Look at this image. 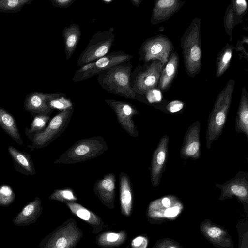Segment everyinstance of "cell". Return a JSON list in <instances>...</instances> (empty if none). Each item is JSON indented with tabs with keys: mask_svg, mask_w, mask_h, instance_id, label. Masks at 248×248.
<instances>
[{
	"mask_svg": "<svg viewBox=\"0 0 248 248\" xmlns=\"http://www.w3.org/2000/svg\"><path fill=\"white\" fill-rule=\"evenodd\" d=\"M115 112L118 123L123 129L130 136L137 137L139 132L133 119L140 112L132 104L114 99H104Z\"/></svg>",
	"mask_w": 248,
	"mask_h": 248,
	"instance_id": "30bf717a",
	"label": "cell"
},
{
	"mask_svg": "<svg viewBox=\"0 0 248 248\" xmlns=\"http://www.w3.org/2000/svg\"><path fill=\"white\" fill-rule=\"evenodd\" d=\"M83 235L76 220L70 218L44 237L39 242L38 248H74Z\"/></svg>",
	"mask_w": 248,
	"mask_h": 248,
	"instance_id": "5b68a950",
	"label": "cell"
},
{
	"mask_svg": "<svg viewBox=\"0 0 248 248\" xmlns=\"http://www.w3.org/2000/svg\"><path fill=\"white\" fill-rule=\"evenodd\" d=\"M74 108L59 112L49 122L45 129L35 135L28 147L31 151L47 146L58 138L68 126Z\"/></svg>",
	"mask_w": 248,
	"mask_h": 248,
	"instance_id": "52a82bcc",
	"label": "cell"
},
{
	"mask_svg": "<svg viewBox=\"0 0 248 248\" xmlns=\"http://www.w3.org/2000/svg\"><path fill=\"white\" fill-rule=\"evenodd\" d=\"M114 31V28L110 27L107 30L95 33L79 56L78 60V65L81 67L107 55L115 40Z\"/></svg>",
	"mask_w": 248,
	"mask_h": 248,
	"instance_id": "8992f818",
	"label": "cell"
},
{
	"mask_svg": "<svg viewBox=\"0 0 248 248\" xmlns=\"http://www.w3.org/2000/svg\"><path fill=\"white\" fill-rule=\"evenodd\" d=\"M102 1L107 3H109L112 2L113 0H102Z\"/></svg>",
	"mask_w": 248,
	"mask_h": 248,
	"instance_id": "ee69618b",
	"label": "cell"
},
{
	"mask_svg": "<svg viewBox=\"0 0 248 248\" xmlns=\"http://www.w3.org/2000/svg\"><path fill=\"white\" fill-rule=\"evenodd\" d=\"M163 66L158 60L148 65H138L131 72V87L138 95H143L147 91L155 88L158 82Z\"/></svg>",
	"mask_w": 248,
	"mask_h": 248,
	"instance_id": "ba28073f",
	"label": "cell"
},
{
	"mask_svg": "<svg viewBox=\"0 0 248 248\" xmlns=\"http://www.w3.org/2000/svg\"><path fill=\"white\" fill-rule=\"evenodd\" d=\"M62 35L64 40L65 59L67 60L73 54L79 41L81 36L80 27L72 23L64 28Z\"/></svg>",
	"mask_w": 248,
	"mask_h": 248,
	"instance_id": "603a6c76",
	"label": "cell"
},
{
	"mask_svg": "<svg viewBox=\"0 0 248 248\" xmlns=\"http://www.w3.org/2000/svg\"><path fill=\"white\" fill-rule=\"evenodd\" d=\"M7 149L13 160L15 168L18 172L30 176L36 174L33 162L28 153L12 146H8Z\"/></svg>",
	"mask_w": 248,
	"mask_h": 248,
	"instance_id": "44dd1931",
	"label": "cell"
},
{
	"mask_svg": "<svg viewBox=\"0 0 248 248\" xmlns=\"http://www.w3.org/2000/svg\"><path fill=\"white\" fill-rule=\"evenodd\" d=\"M132 64L130 61L100 72L97 80L101 88L126 99H136V94L130 85Z\"/></svg>",
	"mask_w": 248,
	"mask_h": 248,
	"instance_id": "6da1fadb",
	"label": "cell"
},
{
	"mask_svg": "<svg viewBox=\"0 0 248 248\" xmlns=\"http://www.w3.org/2000/svg\"><path fill=\"white\" fill-rule=\"evenodd\" d=\"M50 115H38L33 117L30 128L26 127L25 134L32 141L34 136L42 132L46 126Z\"/></svg>",
	"mask_w": 248,
	"mask_h": 248,
	"instance_id": "4316f807",
	"label": "cell"
},
{
	"mask_svg": "<svg viewBox=\"0 0 248 248\" xmlns=\"http://www.w3.org/2000/svg\"><path fill=\"white\" fill-rule=\"evenodd\" d=\"M168 248H176L175 247L172 246V247H170Z\"/></svg>",
	"mask_w": 248,
	"mask_h": 248,
	"instance_id": "f6af8a7d",
	"label": "cell"
},
{
	"mask_svg": "<svg viewBox=\"0 0 248 248\" xmlns=\"http://www.w3.org/2000/svg\"><path fill=\"white\" fill-rule=\"evenodd\" d=\"M53 6L57 8H66L70 7L76 0H50Z\"/></svg>",
	"mask_w": 248,
	"mask_h": 248,
	"instance_id": "74e56055",
	"label": "cell"
},
{
	"mask_svg": "<svg viewBox=\"0 0 248 248\" xmlns=\"http://www.w3.org/2000/svg\"><path fill=\"white\" fill-rule=\"evenodd\" d=\"M142 95H144L147 101L150 103L160 102L162 98L160 90L155 88L147 91Z\"/></svg>",
	"mask_w": 248,
	"mask_h": 248,
	"instance_id": "836d02e7",
	"label": "cell"
},
{
	"mask_svg": "<svg viewBox=\"0 0 248 248\" xmlns=\"http://www.w3.org/2000/svg\"><path fill=\"white\" fill-rule=\"evenodd\" d=\"M133 56L119 50L112 51L94 62L93 66L86 75L85 80L98 75L100 72L118 65L124 62L130 61Z\"/></svg>",
	"mask_w": 248,
	"mask_h": 248,
	"instance_id": "2e32d148",
	"label": "cell"
},
{
	"mask_svg": "<svg viewBox=\"0 0 248 248\" xmlns=\"http://www.w3.org/2000/svg\"><path fill=\"white\" fill-rule=\"evenodd\" d=\"M207 233L211 238H217L222 234V230L219 228L212 227L208 230Z\"/></svg>",
	"mask_w": 248,
	"mask_h": 248,
	"instance_id": "ab89813d",
	"label": "cell"
},
{
	"mask_svg": "<svg viewBox=\"0 0 248 248\" xmlns=\"http://www.w3.org/2000/svg\"><path fill=\"white\" fill-rule=\"evenodd\" d=\"M200 27V20L195 18L181 39L185 67L187 73L191 77L198 74L202 67Z\"/></svg>",
	"mask_w": 248,
	"mask_h": 248,
	"instance_id": "3957f363",
	"label": "cell"
},
{
	"mask_svg": "<svg viewBox=\"0 0 248 248\" xmlns=\"http://www.w3.org/2000/svg\"><path fill=\"white\" fill-rule=\"evenodd\" d=\"M161 202L162 205L166 208L169 207L170 206L171 203L170 198L168 197H165L162 198Z\"/></svg>",
	"mask_w": 248,
	"mask_h": 248,
	"instance_id": "b9f144b4",
	"label": "cell"
},
{
	"mask_svg": "<svg viewBox=\"0 0 248 248\" xmlns=\"http://www.w3.org/2000/svg\"><path fill=\"white\" fill-rule=\"evenodd\" d=\"M179 212V207L178 206H174L168 207L164 212V215L166 217H173L176 216Z\"/></svg>",
	"mask_w": 248,
	"mask_h": 248,
	"instance_id": "60d3db41",
	"label": "cell"
},
{
	"mask_svg": "<svg viewBox=\"0 0 248 248\" xmlns=\"http://www.w3.org/2000/svg\"><path fill=\"white\" fill-rule=\"evenodd\" d=\"M116 176L109 173L94 183L93 191L100 202L109 209L114 208L116 189Z\"/></svg>",
	"mask_w": 248,
	"mask_h": 248,
	"instance_id": "5bb4252c",
	"label": "cell"
},
{
	"mask_svg": "<svg viewBox=\"0 0 248 248\" xmlns=\"http://www.w3.org/2000/svg\"><path fill=\"white\" fill-rule=\"evenodd\" d=\"M247 3L245 0H237L233 4V10L238 15L242 14L247 9Z\"/></svg>",
	"mask_w": 248,
	"mask_h": 248,
	"instance_id": "d590c367",
	"label": "cell"
},
{
	"mask_svg": "<svg viewBox=\"0 0 248 248\" xmlns=\"http://www.w3.org/2000/svg\"><path fill=\"white\" fill-rule=\"evenodd\" d=\"M48 199L50 200L57 201L65 204L78 201L77 195L74 190L70 187L55 190L49 196Z\"/></svg>",
	"mask_w": 248,
	"mask_h": 248,
	"instance_id": "f1b7e54d",
	"label": "cell"
},
{
	"mask_svg": "<svg viewBox=\"0 0 248 248\" xmlns=\"http://www.w3.org/2000/svg\"><path fill=\"white\" fill-rule=\"evenodd\" d=\"M42 211L41 200L39 197H36L23 208L13 219V222L17 226L29 225L37 220Z\"/></svg>",
	"mask_w": 248,
	"mask_h": 248,
	"instance_id": "ac0fdd59",
	"label": "cell"
},
{
	"mask_svg": "<svg viewBox=\"0 0 248 248\" xmlns=\"http://www.w3.org/2000/svg\"><path fill=\"white\" fill-rule=\"evenodd\" d=\"M223 196H232L246 199L248 195V173L239 170L235 176L223 184H216Z\"/></svg>",
	"mask_w": 248,
	"mask_h": 248,
	"instance_id": "9a60e30c",
	"label": "cell"
},
{
	"mask_svg": "<svg viewBox=\"0 0 248 248\" xmlns=\"http://www.w3.org/2000/svg\"><path fill=\"white\" fill-rule=\"evenodd\" d=\"M121 212L125 217L131 216L133 201V191L129 176L124 172L119 174Z\"/></svg>",
	"mask_w": 248,
	"mask_h": 248,
	"instance_id": "d6986e66",
	"label": "cell"
},
{
	"mask_svg": "<svg viewBox=\"0 0 248 248\" xmlns=\"http://www.w3.org/2000/svg\"><path fill=\"white\" fill-rule=\"evenodd\" d=\"M234 82L230 80L218 94L208 121L206 145L209 149L211 144L222 134L231 103Z\"/></svg>",
	"mask_w": 248,
	"mask_h": 248,
	"instance_id": "7a4b0ae2",
	"label": "cell"
},
{
	"mask_svg": "<svg viewBox=\"0 0 248 248\" xmlns=\"http://www.w3.org/2000/svg\"><path fill=\"white\" fill-rule=\"evenodd\" d=\"M169 141V136H163L153 154L150 175L152 185L155 187L159 185L166 165Z\"/></svg>",
	"mask_w": 248,
	"mask_h": 248,
	"instance_id": "7c38bea8",
	"label": "cell"
},
{
	"mask_svg": "<svg viewBox=\"0 0 248 248\" xmlns=\"http://www.w3.org/2000/svg\"><path fill=\"white\" fill-rule=\"evenodd\" d=\"M233 46L227 44L220 52L217 61L216 76H221L229 66L233 52Z\"/></svg>",
	"mask_w": 248,
	"mask_h": 248,
	"instance_id": "83f0119b",
	"label": "cell"
},
{
	"mask_svg": "<svg viewBox=\"0 0 248 248\" xmlns=\"http://www.w3.org/2000/svg\"><path fill=\"white\" fill-rule=\"evenodd\" d=\"M108 149L102 137L85 138L75 142L55 160L54 164H71L85 161L99 156Z\"/></svg>",
	"mask_w": 248,
	"mask_h": 248,
	"instance_id": "277c9868",
	"label": "cell"
},
{
	"mask_svg": "<svg viewBox=\"0 0 248 248\" xmlns=\"http://www.w3.org/2000/svg\"><path fill=\"white\" fill-rule=\"evenodd\" d=\"M64 94L62 93L33 92L26 95L23 106L25 110L29 112L33 117L38 115L50 116L54 110L49 105L50 100Z\"/></svg>",
	"mask_w": 248,
	"mask_h": 248,
	"instance_id": "8fae6325",
	"label": "cell"
},
{
	"mask_svg": "<svg viewBox=\"0 0 248 248\" xmlns=\"http://www.w3.org/2000/svg\"><path fill=\"white\" fill-rule=\"evenodd\" d=\"M127 236V233L124 230L118 232L105 231L96 236L95 243L101 248L118 247L124 243Z\"/></svg>",
	"mask_w": 248,
	"mask_h": 248,
	"instance_id": "7402d4cb",
	"label": "cell"
},
{
	"mask_svg": "<svg viewBox=\"0 0 248 248\" xmlns=\"http://www.w3.org/2000/svg\"><path fill=\"white\" fill-rule=\"evenodd\" d=\"M178 64L179 57L176 52H173L161 72L159 79V87L161 90H167L170 87L176 74Z\"/></svg>",
	"mask_w": 248,
	"mask_h": 248,
	"instance_id": "d4e9b609",
	"label": "cell"
},
{
	"mask_svg": "<svg viewBox=\"0 0 248 248\" xmlns=\"http://www.w3.org/2000/svg\"><path fill=\"white\" fill-rule=\"evenodd\" d=\"M33 0H0V12L14 13L19 12Z\"/></svg>",
	"mask_w": 248,
	"mask_h": 248,
	"instance_id": "f546056e",
	"label": "cell"
},
{
	"mask_svg": "<svg viewBox=\"0 0 248 248\" xmlns=\"http://www.w3.org/2000/svg\"><path fill=\"white\" fill-rule=\"evenodd\" d=\"M49 105L54 110L56 109L62 112L74 108V104L70 99L66 98V95L64 94L51 99Z\"/></svg>",
	"mask_w": 248,
	"mask_h": 248,
	"instance_id": "4dcf8cb0",
	"label": "cell"
},
{
	"mask_svg": "<svg viewBox=\"0 0 248 248\" xmlns=\"http://www.w3.org/2000/svg\"><path fill=\"white\" fill-rule=\"evenodd\" d=\"M93 64L94 62H93L80 67L76 71L72 78V81L74 82H78L85 80L86 74L93 68Z\"/></svg>",
	"mask_w": 248,
	"mask_h": 248,
	"instance_id": "d6a6232c",
	"label": "cell"
},
{
	"mask_svg": "<svg viewBox=\"0 0 248 248\" xmlns=\"http://www.w3.org/2000/svg\"><path fill=\"white\" fill-rule=\"evenodd\" d=\"M0 126L17 144L20 145L23 144L16 120L12 114L0 106Z\"/></svg>",
	"mask_w": 248,
	"mask_h": 248,
	"instance_id": "cb8c5ba5",
	"label": "cell"
},
{
	"mask_svg": "<svg viewBox=\"0 0 248 248\" xmlns=\"http://www.w3.org/2000/svg\"><path fill=\"white\" fill-rule=\"evenodd\" d=\"M16 198L13 189L8 185L3 184L0 186V205L6 207L14 201Z\"/></svg>",
	"mask_w": 248,
	"mask_h": 248,
	"instance_id": "1f68e13d",
	"label": "cell"
},
{
	"mask_svg": "<svg viewBox=\"0 0 248 248\" xmlns=\"http://www.w3.org/2000/svg\"><path fill=\"white\" fill-rule=\"evenodd\" d=\"M172 45L170 39L163 35H158L146 40L139 50L140 60L144 62L159 61L163 67L167 63Z\"/></svg>",
	"mask_w": 248,
	"mask_h": 248,
	"instance_id": "9c48e42d",
	"label": "cell"
},
{
	"mask_svg": "<svg viewBox=\"0 0 248 248\" xmlns=\"http://www.w3.org/2000/svg\"><path fill=\"white\" fill-rule=\"evenodd\" d=\"M65 205L74 215L93 228L92 232L93 234H97L102 231L104 222L95 213L76 202H67Z\"/></svg>",
	"mask_w": 248,
	"mask_h": 248,
	"instance_id": "e0dca14e",
	"label": "cell"
},
{
	"mask_svg": "<svg viewBox=\"0 0 248 248\" xmlns=\"http://www.w3.org/2000/svg\"><path fill=\"white\" fill-rule=\"evenodd\" d=\"M184 107V103L180 100H173L166 106L167 110L170 113H175L180 111Z\"/></svg>",
	"mask_w": 248,
	"mask_h": 248,
	"instance_id": "e575fe53",
	"label": "cell"
},
{
	"mask_svg": "<svg viewBox=\"0 0 248 248\" xmlns=\"http://www.w3.org/2000/svg\"><path fill=\"white\" fill-rule=\"evenodd\" d=\"M229 11L227 13L225 19H224V24L225 27L228 28L229 30L232 28V24L233 23V7L228 8Z\"/></svg>",
	"mask_w": 248,
	"mask_h": 248,
	"instance_id": "f35d334b",
	"label": "cell"
},
{
	"mask_svg": "<svg viewBox=\"0 0 248 248\" xmlns=\"http://www.w3.org/2000/svg\"><path fill=\"white\" fill-rule=\"evenodd\" d=\"M235 130L237 133H243L248 138V98L245 88L242 90L237 111Z\"/></svg>",
	"mask_w": 248,
	"mask_h": 248,
	"instance_id": "484cf974",
	"label": "cell"
},
{
	"mask_svg": "<svg viewBox=\"0 0 248 248\" xmlns=\"http://www.w3.org/2000/svg\"><path fill=\"white\" fill-rule=\"evenodd\" d=\"M200 123L197 121L188 128L180 150L182 158L196 160L200 157Z\"/></svg>",
	"mask_w": 248,
	"mask_h": 248,
	"instance_id": "4fadbf2b",
	"label": "cell"
},
{
	"mask_svg": "<svg viewBox=\"0 0 248 248\" xmlns=\"http://www.w3.org/2000/svg\"><path fill=\"white\" fill-rule=\"evenodd\" d=\"M182 2L177 0H159L155 1L151 17L153 24L167 20L180 8Z\"/></svg>",
	"mask_w": 248,
	"mask_h": 248,
	"instance_id": "ffe728a7",
	"label": "cell"
},
{
	"mask_svg": "<svg viewBox=\"0 0 248 248\" xmlns=\"http://www.w3.org/2000/svg\"><path fill=\"white\" fill-rule=\"evenodd\" d=\"M146 239L141 236L136 237L133 239L131 244V248H146Z\"/></svg>",
	"mask_w": 248,
	"mask_h": 248,
	"instance_id": "8d00e7d4",
	"label": "cell"
},
{
	"mask_svg": "<svg viewBox=\"0 0 248 248\" xmlns=\"http://www.w3.org/2000/svg\"><path fill=\"white\" fill-rule=\"evenodd\" d=\"M132 4L137 7H139L142 0H130Z\"/></svg>",
	"mask_w": 248,
	"mask_h": 248,
	"instance_id": "7bdbcfd3",
	"label": "cell"
}]
</instances>
